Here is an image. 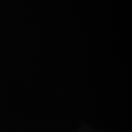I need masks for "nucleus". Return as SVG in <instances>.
I'll return each mask as SVG.
<instances>
[]
</instances>
